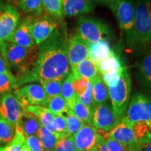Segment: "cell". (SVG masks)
I'll list each match as a JSON object with an SVG mask.
<instances>
[{"instance_id": "4316f807", "label": "cell", "mask_w": 151, "mask_h": 151, "mask_svg": "<svg viewBox=\"0 0 151 151\" xmlns=\"http://www.w3.org/2000/svg\"><path fill=\"white\" fill-rule=\"evenodd\" d=\"M71 111L77 118L82 120L85 124L92 126V113L93 112L88 107L83 104L79 101L78 97L73 107L71 108Z\"/></svg>"}, {"instance_id": "9a60e30c", "label": "cell", "mask_w": 151, "mask_h": 151, "mask_svg": "<svg viewBox=\"0 0 151 151\" xmlns=\"http://www.w3.org/2000/svg\"><path fill=\"white\" fill-rule=\"evenodd\" d=\"M100 136L98 129L86 124L73 136L76 151H90L95 149Z\"/></svg>"}, {"instance_id": "30bf717a", "label": "cell", "mask_w": 151, "mask_h": 151, "mask_svg": "<svg viewBox=\"0 0 151 151\" xmlns=\"http://www.w3.org/2000/svg\"><path fill=\"white\" fill-rule=\"evenodd\" d=\"M58 29V24L47 15L35 16L31 32L35 46H39L51 37Z\"/></svg>"}, {"instance_id": "83f0119b", "label": "cell", "mask_w": 151, "mask_h": 151, "mask_svg": "<svg viewBox=\"0 0 151 151\" xmlns=\"http://www.w3.org/2000/svg\"><path fill=\"white\" fill-rule=\"evenodd\" d=\"M37 136L41 141L46 151H53L57 143L59 141V139H57L46 128L43 127L42 124H41L40 127L38 130Z\"/></svg>"}, {"instance_id": "f907efd6", "label": "cell", "mask_w": 151, "mask_h": 151, "mask_svg": "<svg viewBox=\"0 0 151 151\" xmlns=\"http://www.w3.org/2000/svg\"><path fill=\"white\" fill-rule=\"evenodd\" d=\"M90 151H98V150H97V148H95V149H93V150H90Z\"/></svg>"}, {"instance_id": "ffe728a7", "label": "cell", "mask_w": 151, "mask_h": 151, "mask_svg": "<svg viewBox=\"0 0 151 151\" xmlns=\"http://www.w3.org/2000/svg\"><path fill=\"white\" fill-rule=\"evenodd\" d=\"M25 110L27 113L33 114L40 121L41 124L52 133L57 138V133L54 129L52 121L55 115L48 108L41 106H25ZM58 139V138H57Z\"/></svg>"}, {"instance_id": "1f68e13d", "label": "cell", "mask_w": 151, "mask_h": 151, "mask_svg": "<svg viewBox=\"0 0 151 151\" xmlns=\"http://www.w3.org/2000/svg\"><path fill=\"white\" fill-rule=\"evenodd\" d=\"M15 128L14 125L0 116V143L11 142L14 137Z\"/></svg>"}, {"instance_id": "f35d334b", "label": "cell", "mask_w": 151, "mask_h": 151, "mask_svg": "<svg viewBox=\"0 0 151 151\" xmlns=\"http://www.w3.org/2000/svg\"><path fill=\"white\" fill-rule=\"evenodd\" d=\"M53 151H76L73 136H69L58 141Z\"/></svg>"}, {"instance_id": "4fadbf2b", "label": "cell", "mask_w": 151, "mask_h": 151, "mask_svg": "<svg viewBox=\"0 0 151 151\" xmlns=\"http://www.w3.org/2000/svg\"><path fill=\"white\" fill-rule=\"evenodd\" d=\"M67 52L71 69L88 57V43L78 34H73L67 40Z\"/></svg>"}, {"instance_id": "44dd1931", "label": "cell", "mask_w": 151, "mask_h": 151, "mask_svg": "<svg viewBox=\"0 0 151 151\" xmlns=\"http://www.w3.org/2000/svg\"><path fill=\"white\" fill-rule=\"evenodd\" d=\"M71 70L74 79L85 78L90 81L99 75L98 67L88 58L80 62L78 65L71 69Z\"/></svg>"}, {"instance_id": "836d02e7", "label": "cell", "mask_w": 151, "mask_h": 151, "mask_svg": "<svg viewBox=\"0 0 151 151\" xmlns=\"http://www.w3.org/2000/svg\"><path fill=\"white\" fill-rule=\"evenodd\" d=\"M63 81H41V86L44 90L48 98L61 95L62 85Z\"/></svg>"}, {"instance_id": "7a4b0ae2", "label": "cell", "mask_w": 151, "mask_h": 151, "mask_svg": "<svg viewBox=\"0 0 151 151\" xmlns=\"http://www.w3.org/2000/svg\"><path fill=\"white\" fill-rule=\"evenodd\" d=\"M0 54L10 69L18 71L21 76L31 71L37 61L38 46L24 48L11 42L0 43Z\"/></svg>"}, {"instance_id": "ab89813d", "label": "cell", "mask_w": 151, "mask_h": 151, "mask_svg": "<svg viewBox=\"0 0 151 151\" xmlns=\"http://www.w3.org/2000/svg\"><path fill=\"white\" fill-rule=\"evenodd\" d=\"M25 141L30 151H46L42 143L37 135L29 136L26 137Z\"/></svg>"}, {"instance_id": "f546056e", "label": "cell", "mask_w": 151, "mask_h": 151, "mask_svg": "<svg viewBox=\"0 0 151 151\" xmlns=\"http://www.w3.org/2000/svg\"><path fill=\"white\" fill-rule=\"evenodd\" d=\"M97 67L99 75H101L110 71L121 69L123 66L122 65V62L119 56L113 52L110 57L100 62Z\"/></svg>"}, {"instance_id": "8d00e7d4", "label": "cell", "mask_w": 151, "mask_h": 151, "mask_svg": "<svg viewBox=\"0 0 151 151\" xmlns=\"http://www.w3.org/2000/svg\"><path fill=\"white\" fill-rule=\"evenodd\" d=\"M124 66L121 69H115L106 72L103 74L100 75L103 82L106 84V86L108 87H114L118 83V81L120 80V76H121L122 69H123Z\"/></svg>"}, {"instance_id": "816d5d0a", "label": "cell", "mask_w": 151, "mask_h": 151, "mask_svg": "<svg viewBox=\"0 0 151 151\" xmlns=\"http://www.w3.org/2000/svg\"></svg>"}, {"instance_id": "2e32d148", "label": "cell", "mask_w": 151, "mask_h": 151, "mask_svg": "<svg viewBox=\"0 0 151 151\" xmlns=\"http://www.w3.org/2000/svg\"><path fill=\"white\" fill-rule=\"evenodd\" d=\"M103 137H109L114 139L130 151L134 148L137 141L132 128L124 122L120 121L111 131L104 134Z\"/></svg>"}, {"instance_id": "f6af8a7d", "label": "cell", "mask_w": 151, "mask_h": 151, "mask_svg": "<svg viewBox=\"0 0 151 151\" xmlns=\"http://www.w3.org/2000/svg\"><path fill=\"white\" fill-rule=\"evenodd\" d=\"M9 67L6 65L4 60L0 54V73H11Z\"/></svg>"}, {"instance_id": "5b68a950", "label": "cell", "mask_w": 151, "mask_h": 151, "mask_svg": "<svg viewBox=\"0 0 151 151\" xmlns=\"http://www.w3.org/2000/svg\"><path fill=\"white\" fill-rule=\"evenodd\" d=\"M120 121L128 126L142 123L151 128V97L142 93L134 94Z\"/></svg>"}, {"instance_id": "5bb4252c", "label": "cell", "mask_w": 151, "mask_h": 151, "mask_svg": "<svg viewBox=\"0 0 151 151\" xmlns=\"http://www.w3.org/2000/svg\"><path fill=\"white\" fill-rule=\"evenodd\" d=\"M34 18L35 16H27L20 20L16 30L7 41L24 48L35 46L31 32Z\"/></svg>"}, {"instance_id": "e575fe53", "label": "cell", "mask_w": 151, "mask_h": 151, "mask_svg": "<svg viewBox=\"0 0 151 151\" xmlns=\"http://www.w3.org/2000/svg\"><path fill=\"white\" fill-rule=\"evenodd\" d=\"M63 116L65 117L67 122V130L69 136H74L86 124L82 120L77 118L71 111Z\"/></svg>"}, {"instance_id": "3957f363", "label": "cell", "mask_w": 151, "mask_h": 151, "mask_svg": "<svg viewBox=\"0 0 151 151\" xmlns=\"http://www.w3.org/2000/svg\"><path fill=\"white\" fill-rule=\"evenodd\" d=\"M134 49L151 48V0H136Z\"/></svg>"}, {"instance_id": "b9f144b4", "label": "cell", "mask_w": 151, "mask_h": 151, "mask_svg": "<svg viewBox=\"0 0 151 151\" xmlns=\"http://www.w3.org/2000/svg\"><path fill=\"white\" fill-rule=\"evenodd\" d=\"M109 151H127V148L121 143L109 137H104Z\"/></svg>"}, {"instance_id": "7bdbcfd3", "label": "cell", "mask_w": 151, "mask_h": 151, "mask_svg": "<svg viewBox=\"0 0 151 151\" xmlns=\"http://www.w3.org/2000/svg\"><path fill=\"white\" fill-rule=\"evenodd\" d=\"M130 151H151V139L146 142L137 143L134 148Z\"/></svg>"}, {"instance_id": "4dcf8cb0", "label": "cell", "mask_w": 151, "mask_h": 151, "mask_svg": "<svg viewBox=\"0 0 151 151\" xmlns=\"http://www.w3.org/2000/svg\"><path fill=\"white\" fill-rule=\"evenodd\" d=\"M18 87V79L12 73H0V94L11 92Z\"/></svg>"}, {"instance_id": "cb8c5ba5", "label": "cell", "mask_w": 151, "mask_h": 151, "mask_svg": "<svg viewBox=\"0 0 151 151\" xmlns=\"http://www.w3.org/2000/svg\"><path fill=\"white\" fill-rule=\"evenodd\" d=\"M73 79H74V76H73V73L70 72L67 76V78L62 82L61 90L62 97L65 99L70 111L78 97L76 94L72 86Z\"/></svg>"}, {"instance_id": "ac0fdd59", "label": "cell", "mask_w": 151, "mask_h": 151, "mask_svg": "<svg viewBox=\"0 0 151 151\" xmlns=\"http://www.w3.org/2000/svg\"><path fill=\"white\" fill-rule=\"evenodd\" d=\"M110 43L107 40H101L96 43H88V58L98 66L113 53Z\"/></svg>"}, {"instance_id": "484cf974", "label": "cell", "mask_w": 151, "mask_h": 151, "mask_svg": "<svg viewBox=\"0 0 151 151\" xmlns=\"http://www.w3.org/2000/svg\"><path fill=\"white\" fill-rule=\"evenodd\" d=\"M16 7L29 16H39L42 15V0H22Z\"/></svg>"}, {"instance_id": "8fae6325", "label": "cell", "mask_w": 151, "mask_h": 151, "mask_svg": "<svg viewBox=\"0 0 151 151\" xmlns=\"http://www.w3.org/2000/svg\"><path fill=\"white\" fill-rule=\"evenodd\" d=\"M120 122L112 107L106 103L97 105L92 113V127L104 132H109Z\"/></svg>"}, {"instance_id": "6da1fadb", "label": "cell", "mask_w": 151, "mask_h": 151, "mask_svg": "<svg viewBox=\"0 0 151 151\" xmlns=\"http://www.w3.org/2000/svg\"><path fill=\"white\" fill-rule=\"evenodd\" d=\"M39 55L31 71L21 76L18 86L33 81H64L70 73L67 52V40L57 29L51 37L38 46Z\"/></svg>"}, {"instance_id": "bcb514c9", "label": "cell", "mask_w": 151, "mask_h": 151, "mask_svg": "<svg viewBox=\"0 0 151 151\" xmlns=\"http://www.w3.org/2000/svg\"><path fill=\"white\" fill-rule=\"evenodd\" d=\"M93 1H96V2L102 4L104 5H106L107 6L110 7L111 6L118 3L119 1H120L121 0H93Z\"/></svg>"}, {"instance_id": "60d3db41", "label": "cell", "mask_w": 151, "mask_h": 151, "mask_svg": "<svg viewBox=\"0 0 151 151\" xmlns=\"http://www.w3.org/2000/svg\"><path fill=\"white\" fill-rule=\"evenodd\" d=\"M90 80L85 78H79L78 79H73L72 82V86L73 90L77 95L81 96L86 91L87 86Z\"/></svg>"}, {"instance_id": "7402d4cb", "label": "cell", "mask_w": 151, "mask_h": 151, "mask_svg": "<svg viewBox=\"0 0 151 151\" xmlns=\"http://www.w3.org/2000/svg\"><path fill=\"white\" fill-rule=\"evenodd\" d=\"M41 124L38 118L33 114L26 112L20 118L17 126L23 132L24 135L27 137L29 136L37 135Z\"/></svg>"}, {"instance_id": "7c38bea8", "label": "cell", "mask_w": 151, "mask_h": 151, "mask_svg": "<svg viewBox=\"0 0 151 151\" xmlns=\"http://www.w3.org/2000/svg\"><path fill=\"white\" fill-rule=\"evenodd\" d=\"M20 14L17 7L11 3L6 4L0 18V43L8 41L20 21Z\"/></svg>"}, {"instance_id": "c3c4849f", "label": "cell", "mask_w": 151, "mask_h": 151, "mask_svg": "<svg viewBox=\"0 0 151 151\" xmlns=\"http://www.w3.org/2000/svg\"><path fill=\"white\" fill-rule=\"evenodd\" d=\"M20 151H30L29 147H28L27 143H26V141H24L23 145H22L21 150H20Z\"/></svg>"}, {"instance_id": "ba28073f", "label": "cell", "mask_w": 151, "mask_h": 151, "mask_svg": "<svg viewBox=\"0 0 151 151\" xmlns=\"http://www.w3.org/2000/svg\"><path fill=\"white\" fill-rule=\"evenodd\" d=\"M27 111L25 107L14 92L4 94L0 98V116L16 127L22 115Z\"/></svg>"}, {"instance_id": "7dc6e473", "label": "cell", "mask_w": 151, "mask_h": 151, "mask_svg": "<svg viewBox=\"0 0 151 151\" xmlns=\"http://www.w3.org/2000/svg\"><path fill=\"white\" fill-rule=\"evenodd\" d=\"M5 6H6V4H4L2 1L0 0V18H1V14H2L4 10Z\"/></svg>"}, {"instance_id": "603a6c76", "label": "cell", "mask_w": 151, "mask_h": 151, "mask_svg": "<svg viewBox=\"0 0 151 151\" xmlns=\"http://www.w3.org/2000/svg\"><path fill=\"white\" fill-rule=\"evenodd\" d=\"M92 94L95 106L106 103L109 98L107 86L103 82L99 73L97 76L92 79Z\"/></svg>"}, {"instance_id": "8992f818", "label": "cell", "mask_w": 151, "mask_h": 151, "mask_svg": "<svg viewBox=\"0 0 151 151\" xmlns=\"http://www.w3.org/2000/svg\"><path fill=\"white\" fill-rule=\"evenodd\" d=\"M109 9L116 16L119 27L124 33L128 44L134 49V0H121L118 3L111 6Z\"/></svg>"}, {"instance_id": "d590c367", "label": "cell", "mask_w": 151, "mask_h": 151, "mask_svg": "<svg viewBox=\"0 0 151 151\" xmlns=\"http://www.w3.org/2000/svg\"><path fill=\"white\" fill-rule=\"evenodd\" d=\"M54 129L57 133L58 139H62L69 136L67 130V122L63 116H57L55 115L53 121H52Z\"/></svg>"}, {"instance_id": "e0dca14e", "label": "cell", "mask_w": 151, "mask_h": 151, "mask_svg": "<svg viewBox=\"0 0 151 151\" xmlns=\"http://www.w3.org/2000/svg\"><path fill=\"white\" fill-rule=\"evenodd\" d=\"M63 15L76 17L90 14L94 8L93 0H62Z\"/></svg>"}, {"instance_id": "74e56055", "label": "cell", "mask_w": 151, "mask_h": 151, "mask_svg": "<svg viewBox=\"0 0 151 151\" xmlns=\"http://www.w3.org/2000/svg\"><path fill=\"white\" fill-rule=\"evenodd\" d=\"M79 101H81L83 104L86 106L87 107H88L92 112H93L94 107L96 106L94 102V99H93V94H92V81L90 80L88 83V86L86 91L84 92V93L81 94V96L78 97Z\"/></svg>"}, {"instance_id": "d4e9b609", "label": "cell", "mask_w": 151, "mask_h": 151, "mask_svg": "<svg viewBox=\"0 0 151 151\" xmlns=\"http://www.w3.org/2000/svg\"><path fill=\"white\" fill-rule=\"evenodd\" d=\"M47 108L57 116H65L66 113L70 111L67 102L62 95L48 98Z\"/></svg>"}, {"instance_id": "52a82bcc", "label": "cell", "mask_w": 151, "mask_h": 151, "mask_svg": "<svg viewBox=\"0 0 151 151\" xmlns=\"http://www.w3.org/2000/svg\"><path fill=\"white\" fill-rule=\"evenodd\" d=\"M77 34L88 43L110 39L111 31L106 24L92 17L83 16L78 19Z\"/></svg>"}, {"instance_id": "f1b7e54d", "label": "cell", "mask_w": 151, "mask_h": 151, "mask_svg": "<svg viewBox=\"0 0 151 151\" xmlns=\"http://www.w3.org/2000/svg\"><path fill=\"white\" fill-rule=\"evenodd\" d=\"M43 9L52 18L61 20L63 17L62 0H42Z\"/></svg>"}, {"instance_id": "277c9868", "label": "cell", "mask_w": 151, "mask_h": 151, "mask_svg": "<svg viewBox=\"0 0 151 151\" xmlns=\"http://www.w3.org/2000/svg\"><path fill=\"white\" fill-rule=\"evenodd\" d=\"M112 109L119 121L123 118L129 103L132 90L131 77L128 69L124 67L118 83L114 87H108Z\"/></svg>"}, {"instance_id": "d6986e66", "label": "cell", "mask_w": 151, "mask_h": 151, "mask_svg": "<svg viewBox=\"0 0 151 151\" xmlns=\"http://www.w3.org/2000/svg\"><path fill=\"white\" fill-rule=\"evenodd\" d=\"M136 67L137 78L141 83L151 89V48L145 49Z\"/></svg>"}, {"instance_id": "9c48e42d", "label": "cell", "mask_w": 151, "mask_h": 151, "mask_svg": "<svg viewBox=\"0 0 151 151\" xmlns=\"http://www.w3.org/2000/svg\"><path fill=\"white\" fill-rule=\"evenodd\" d=\"M14 93L24 107L29 105L47 106L48 97L40 84L30 83L18 87Z\"/></svg>"}, {"instance_id": "681fc988", "label": "cell", "mask_w": 151, "mask_h": 151, "mask_svg": "<svg viewBox=\"0 0 151 151\" xmlns=\"http://www.w3.org/2000/svg\"><path fill=\"white\" fill-rule=\"evenodd\" d=\"M9 1H11V4L14 5L15 6H16L18 5L19 3H20V1H22V0H9Z\"/></svg>"}, {"instance_id": "ee69618b", "label": "cell", "mask_w": 151, "mask_h": 151, "mask_svg": "<svg viewBox=\"0 0 151 151\" xmlns=\"http://www.w3.org/2000/svg\"><path fill=\"white\" fill-rule=\"evenodd\" d=\"M98 151H109L108 148H107L106 144L104 138L102 136H100L99 142L97 143V146L96 147Z\"/></svg>"}, {"instance_id": "d6a6232c", "label": "cell", "mask_w": 151, "mask_h": 151, "mask_svg": "<svg viewBox=\"0 0 151 151\" xmlns=\"http://www.w3.org/2000/svg\"><path fill=\"white\" fill-rule=\"evenodd\" d=\"M26 137L21 129L16 126L15 128V135L13 140L7 143L4 147H0V151H20L25 141Z\"/></svg>"}]
</instances>
